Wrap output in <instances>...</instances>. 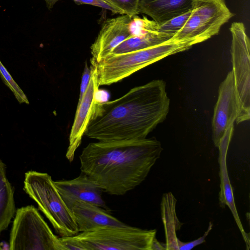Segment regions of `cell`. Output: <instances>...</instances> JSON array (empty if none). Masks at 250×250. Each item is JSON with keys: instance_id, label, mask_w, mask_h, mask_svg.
<instances>
[{"instance_id": "cb8c5ba5", "label": "cell", "mask_w": 250, "mask_h": 250, "mask_svg": "<svg viewBox=\"0 0 250 250\" xmlns=\"http://www.w3.org/2000/svg\"><path fill=\"white\" fill-rule=\"evenodd\" d=\"M166 250V248L165 244L159 242L155 237L153 241L151 250Z\"/></svg>"}, {"instance_id": "5bb4252c", "label": "cell", "mask_w": 250, "mask_h": 250, "mask_svg": "<svg viewBox=\"0 0 250 250\" xmlns=\"http://www.w3.org/2000/svg\"><path fill=\"white\" fill-rule=\"evenodd\" d=\"M79 232L107 226H124L125 223L98 206L86 202H76L71 209Z\"/></svg>"}, {"instance_id": "30bf717a", "label": "cell", "mask_w": 250, "mask_h": 250, "mask_svg": "<svg viewBox=\"0 0 250 250\" xmlns=\"http://www.w3.org/2000/svg\"><path fill=\"white\" fill-rule=\"evenodd\" d=\"M91 76L88 87L80 104L77 105L74 120L69 137V145L65 156L71 162L75 152L81 144L82 139L88 125L93 108L97 101L96 94L99 90L97 68L91 64Z\"/></svg>"}, {"instance_id": "9a60e30c", "label": "cell", "mask_w": 250, "mask_h": 250, "mask_svg": "<svg viewBox=\"0 0 250 250\" xmlns=\"http://www.w3.org/2000/svg\"><path fill=\"white\" fill-rule=\"evenodd\" d=\"M176 202V199L171 192L163 194L161 208L166 236V250H190L189 242H182L176 235V231L180 230L183 225L177 216Z\"/></svg>"}, {"instance_id": "3957f363", "label": "cell", "mask_w": 250, "mask_h": 250, "mask_svg": "<svg viewBox=\"0 0 250 250\" xmlns=\"http://www.w3.org/2000/svg\"><path fill=\"white\" fill-rule=\"evenodd\" d=\"M197 38L176 40L172 38L159 44L129 53L109 55L97 63L98 83L110 85L163 58L190 49L202 42Z\"/></svg>"}, {"instance_id": "8992f818", "label": "cell", "mask_w": 250, "mask_h": 250, "mask_svg": "<svg viewBox=\"0 0 250 250\" xmlns=\"http://www.w3.org/2000/svg\"><path fill=\"white\" fill-rule=\"evenodd\" d=\"M9 246L10 250H65L60 237L33 205L16 210Z\"/></svg>"}, {"instance_id": "7402d4cb", "label": "cell", "mask_w": 250, "mask_h": 250, "mask_svg": "<svg viewBox=\"0 0 250 250\" xmlns=\"http://www.w3.org/2000/svg\"><path fill=\"white\" fill-rule=\"evenodd\" d=\"M91 76V69L89 68L86 62H85L84 70L83 73L82 81L80 86L79 98L78 105L82 101L84 94L89 84L90 78Z\"/></svg>"}, {"instance_id": "9c48e42d", "label": "cell", "mask_w": 250, "mask_h": 250, "mask_svg": "<svg viewBox=\"0 0 250 250\" xmlns=\"http://www.w3.org/2000/svg\"><path fill=\"white\" fill-rule=\"evenodd\" d=\"M237 114L234 77L229 71L219 87L218 97L212 121V140L218 147L228 128L233 125Z\"/></svg>"}, {"instance_id": "277c9868", "label": "cell", "mask_w": 250, "mask_h": 250, "mask_svg": "<svg viewBox=\"0 0 250 250\" xmlns=\"http://www.w3.org/2000/svg\"><path fill=\"white\" fill-rule=\"evenodd\" d=\"M156 233V229L107 226L60 239L65 250H151Z\"/></svg>"}, {"instance_id": "44dd1931", "label": "cell", "mask_w": 250, "mask_h": 250, "mask_svg": "<svg viewBox=\"0 0 250 250\" xmlns=\"http://www.w3.org/2000/svg\"><path fill=\"white\" fill-rule=\"evenodd\" d=\"M118 14L133 18L139 14L140 0H105Z\"/></svg>"}, {"instance_id": "ac0fdd59", "label": "cell", "mask_w": 250, "mask_h": 250, "mask_svg": "<svg viewBox=\"0 0 250 250\" xmlns=\"http://www.w3.org/2000/svg\"><path fill=\"white\" fill-rule=\"evenodd\" d=\"M172 38L167 35L153 32L131 34L116 46L109 55L121 54L142 50L161 43Z\"/></svg>"}, {"instance_id": "ffe728a7", "label": "cell", "mask_w": 250, "mask_h": 250, "mask_svg": "<svg viewBox=\"0 0 250 250\" xmlns=\"http://www.w3.org/2000/svg\"><path fill=\"white\" fill-rule=\"evenodd\" d=\"M0 77L3 83L11 90L20 104H28L29 102L26 95L13 79L6 68L0 61Z\"/></svg>"}, {"instance_id": "52a82bcc", "label": "cell", "mask_w": 250, "mask_h": 250, "mask_svg": "<svg viewBox=\"0 0 250 250\" xmlns=\"http://www.w3.org/2000/svg\"><path fill=\"white\" fill-rule=\"evenodd\" d=\"M230 53L237 102V124L250 118V40L243 23L235 21L229 28Z\"/></svg>"}, {"instance_id": "e0dca14e", "label": "cell", "mask_w": 250, "mask_h": 250, "mask_svg": "<svg viewBox=\"0 0 250 250\" xmlns=\"http://www.w3.org/2000/svg\"><path fill=\"white\" fill-rule=\"evenodd\" d=\"M14 191L6 175V167L0 160V234L9 226L16 213Z\"/></svg>"}, {"instance_id": "5b68a950", "label": "cell", "mask_w": 250, "mask_h": 250, "mask_svg": "<svg viewBox=\"0 0 250 250\" xmlns=\"http://www.w3.org/2000/svg\"><path fill=\"white\" fill-rule=\"evenodd\" d=\"M23 189L61 237L72 236L79 232L71 210L48 173L34 170L26 172Z\"/></svg>"}, {"instance_id": "2e32d148", "label": "cell", "mask_w": 250, "mask_h": 250, "mask_svg": "<svg viewBox=\"0 0 250 250\" xmlns=\"http://www.w3.org/2000/svg\"><path fill=\"white\" fill-rule=\"evenodd\" d=\"M193 1V0H140L138 12L161 23L190 10Z\"/></svg>"}, {"instance_id": "ba28073f", "label": "cell", "mask_w": 250, "mask_h": 250, "mask_svg": "<svg viewBox=\"0 0 250 250\" xmlns=\"http://www.w3.org/2000/svg\"><path fill=\"white\" fill-rule=\"evenodd\" d=\"M233 16L225 0H193L189 18L172 38H198L207 41L218 34L221 27Z\"/></svg>"}, {"instance_id": "d4e9b609", "label": "cell", "mask_w": 250, "mask_h": 250, "mask_svg": "<svg viewBox=\"0 0 250 250\" xmlns=\"http://www.w3.org/2000/svg\"><path fill=\"white\" fill-rule=\"evenodd\" d=\"M46 4V6L49 9L53 8L55 4L59 0H44Z\"/></svg>"}, {"instance_id": "7c38bea8", "label": "cell", "mask_w": 250, "mask_h": 250, "mask_svg": "<svg viewBox=\"0 0 250 250\" xmlns=\"http://www.w3.org/2000/svg\"><path fill=\"white\" fill-rule=\"evenodd\" d=\"M54 184L70 210L76 202L82 201L110 211V209L102 197L103 190L84 173L82 172V174L71 180L54 181Z\"/></svg>"}, {"instance_id": "8fae6325", "label": "cell", "mask_w": 250, "mask_h": 250, "mask_svg": "<svg viewBox=\"0 0 250 250\" xmlns=\"http://www.w3.org/2000/svg\"><path fill=\"white\" fill-rule=\"evenodd\" d=\"M132 18L124 15L106 20L91 46V64L98 63L109 55L119 44L131 35Z\"/></svg>"}, {"instance_id": "7a4b0ae2", "label": "cell", "mask_w": 250, "mask_h": 250, "mask_svg": "<svg viewBox=\"0 0 250 250\" xmlns=\"http://www.w3.org/2000/svg\"><path fill=\"white\" fill-rule=\"evenodd\" d=\"M163 150L154 137L90 143L80 155V169L103 191L123 195L145 180Z\"/></svg>"}, {"instance_id": "d6986e66", "label": "cell", "mask_w": 250, "mask_h": 250, "mask_svg": "<svg viewBox=\"0 0 250 250\" xmlns=\"http://www.w3.org/2000/svg\"><path fill=\"white\" fill-rule=\"evenodd\" d=\"M191 9L166 21L161 23H158L157 32L159 33L167 35L173 37L186 22L190 15Z\"/></svg>"}, {"instance_id": "4fadbf2b", "label": "cell", "mask_w": 250, "mask_h": 250, "mask_svg": "<svg viewBox=\"0 0 250 250\" xmlns=\"http://www.w3.org/2000/svg\"><path fill=\"white\" fill-rule=\"evenodd\" d=\"M233 129V125H230L228 128L218 147L219 151L218 163L219 164V174L220 179L219 203L222 208H225L227 205L230 210L246 244L247 249L249 250L250 246V236L249 234L245 232L244 229L236 208L233 190L229 177L227 167V155L232 136Z\"/></svg>"}, {"instance_id": "6da1fadb", "label": "cell", "mask_w": 250, "mask_h": 250, "mask_svg": "<svg viewBox=\"0 0 250 250\" xmlns=\"http://www.w3.org/2000/svg\"><path fill=\"white\" fill-rule=\"evenodd\" d=\"M166 84L155 80L111 101H96L84 134L98 141L142 140L166 118Z\"/></svg>"}, {"instance_id": "603a6c76", "label": "cell", "mask_w": 250, "mask_h": 250, "mask_svg": "<svg viewBox=\"0 0 250 250\" xmlns=\"http://www.w3.org/2000/svg\"><path fill=\"white\" fill-rule=\"evenodd\" d=\"M77 4H86L109 10L113 13L118 14L117 11L105 0H73Z\"/></svg>"}]
</instances>
